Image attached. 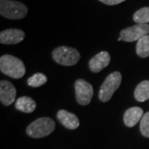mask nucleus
Here are the masks:
<instances>
[{"label": "nucleus", "instance_id": "16", "mask_svg": "<svg viewBox=\"0 0 149 149\" xmlns=\"http://www.w3.org/2000/svg\"><path fill=\"white\" fill-rule=\"evenodd\" d=\"M133 21L139 24H148L149 7H144L133 14Z\"/></svg>", "mask_w": 149, "mask_h": 149}, {"label": "nucleus", "instance_id": "7", "mask_svg": "<svg viewBox=\"0 0 149 149\" xmlns=\"http://www.w3.org/2000/svg\"><path fill=\"white\" fill-rule=\"evenodd\" d=\"M76 100L80 105H87L91 103L94 95L93 86L83 79H79L74 83Z\"/></svg>", "mask_w": 149, "mask_h": 149}, {"label": "nucleus", "instance_id": "12", "mask_svg": "<svg viewBox=\"0 0 149 149\" xmlns=\"http://www.w3.org/2000/svg\"><path fill=\"white\" fill-rule=\"evenodd\" d=\"M143 110L139 107H132L127 109L123 115L124 124L128 128L134 127L143 116Z\"/></svg>", "mask_w": 149, "mask_h": 149}, {"label": "nucleus", "instance_id": "18", "mask_svg": "<svg viewBox=\"0 0 149 149\" xmlns=\"http://www.w3.org/2000/svg\"><path fill=\"white\" fill-rule=\"evenodd\" d=\"M140 131L145 138H149V112L144 113L140 121Z\"/></svg>", "mask_w": 149, "mask_h": 149}, {"label": "nucleus", "instance_id": "15", "mask_svg": "<svg viewBox=\"0 0 149 149\" xmlns=\"http://www.w3.org/2000/svg\"><path fill=\"white\" fill-rule=\"evenodd\" d=\"M136 52L139 57L147 58L149 56V35L145 36L138 41L136 45Z\"/></svg>", "mask_w": 149, "mask_h": 149}, {"label": "nucleus", "instance_id": "13", "mask_svg": "<svg viewBox=\"0 0 149 149\" xmlns=\"http://www.w3.org/2000/svg\"><path fill=\"white\" fill-rule=\"evenodd\" d=\"M15 108L18 111L30 113L36 109L37 104L31 97L22 96L18 98L15 101Z\"/></svg>", "mask_w": 149, "mask_h": 149}, {"label": "nucleus", "instance_id": "2", "mask_svg": "<svg viewBox=\"0 0 149 149\" xmlns=\"http://www.w3.org/2000/svg\"><path fill=\"white\" fill-rule=\"evenodd\" d=\"M27 7L21 2L14 0L0 1V14L11 20H19L27 16Z\"/></svg>", "mask_w": 149, "mask_h": 149}, {"label": "nucleus", "instance_id": "8", "mask_svg": "<svg viewBox=\"0 0 149 149\" xmlns=\"http://www.w3.org/2000/svg\"><path fill=\"white\" fill-rule=\"evenodd\" d=\"M16 88L11 82L8 80L0 81V101L3 105H11L16 100Z\"/></svg>", "mask_w": 149, "mask_h": 149}, {"label": "nucleus", "instance_id": "9", "mask_svg": "<svg viewBox=\"0 0 149 149\" xmlns=\"http://www.w3.org/2000/svg\"><path fill=\"white\" fill-rule=\"evenodd\" d=\"M25 32L17 28L6 29L0 32V42L5 45H15L23 41Z\"/></svg>", "mask_w": 149, "mask_h": 149}, {"label": "nucleus", "instance_id": "10", "mask_svg": "<svg viewBox=\"0 0 149 149\" xmlns=\"http://www.w3.org/2000/svg\"><path fill=\"white\" fill-rule=\"evenodd\" d=\"M110 63V55L108 52H101L96 54L90 60L89 67L93 73H99Z\"/></svg>", "mask_w": 149, "mask_h": 149}, {"label": "nucleus", "instance_id": "6", "mask_svg": "<svg viewBox=\"0 0 149 149\" xmlns=\"http://www.w3.org/2000/svg\"><path fill=\"white\" fill-rule=\"evenodd\" d=\"M119 35L123 42H133L149 35V25L137 23L132 27L123 29Z\"/></svg>", "mask_w": 149, "mask_h": 149}, {"label": "nucleus", "instance_id": "17", "mask_svg": "<svg viewBox=\"0 0 149 149\" xmlns=\"http://www.w3.org/2000/svg\"><path fill=\"white\" fill-rule=\"evenodd\" d=\"M47 81V77L42 73H36L27 80V85L33 88H37L45 85Z\"/></svg>", "mask_w": 149, "mask_h": 149}, {"label": "nucleus", "instance_id": "11", "mask_svg": "<svg viewBox=\"0 0 149 149\" xmlns=\"http://www.w3.org/2000/svg\"><path fill=\"white\" fill-rule=\"evenodd\" d=\"M56 117L65 128L68 129L74 130L80 126V120L78 117L74 113H72L67 110L65 109L59 110L56 113Z\"/></svg>", "mask_w": 149, "mask_h": 149}, {"label": "nucleus", "instance_id": "3", "mask_svg": "<svg viewBox=\"0 0 149 149\" xmlns=\"http://www.w3.org/2000/svg\"><path fill=\"white\" fill-rule=\"evenodd\" d=\"M56 123L52 118L47 117L39 118L28 125L26 129L27 135L34 139L47 137L53 132Z\"/></svg>", "mask_w": 149, "mask_h": 149}, {"label": "nucleus", "instance_id": "19", "mask_svg": "<svg viewBox=\"0 0 149 149\" xmlns=\"http://www.w3.org/2000/svg\"><path fill=\"white\" fill-rule=\"evenodd\" d=\"M100 1L101 3L106 4V5H117V4H119L123 2H124L125 0H99Z\"/></svg>", "mask_w": 149, "mask_h": 149}, {"label": "nucleus", "instance_id": "14", "mask_svg": "<svg viewBox=\"0 0 149 149\" xmlns=\"http://www.w3.org/2000/svg\"><path fill=\"white\" fill-rule=\"evenodd\" d=\"M134 97L139 102H145L149 99V80L139 83L134 91Z\"/></svg>", "mask_w": 149, "mask_h": 149}, {"label": "nucleus", "instance_id": "5", "mask_svg": "<svg viewBox=\"0 0 149 149\" xmlns=\"http://www.w3.org/2000/svg\"><path fill=\"white\" fill-rule=\"evenodd\" d=\"M122 81V74L118 71L113 72L106 77L99 92V99L102 102L110 100L114 92L118 89Z\"/></svg>", "mask_w": 149, "mask_h": 149}, {"label": "nucleus", "instance_id": "1", "mask_svg": "<svg viewBox=\"0 0 149 149\" xmlns=\"http://www.w3.org/2000/svg\"><path fill=\"white\" fill-rule=\"evenodd\" d=\"M0 70L13 79H20L26 73L23 62L12 55H3L0 57Z\"/></svg>", "mask_w": 149, "mask_h": 149}, {"label": "nucleus", "instance_id": "4", "mask_svg": "<svg viewBox=\"0 0 149 149\" xmlns=\"http://www.w3.org/2000/svg\"><path fill=\"white\" fill-rule=\"evenodd\" d=\"M52 56L56 63L64 66H71L77 64L80 59V52L76 49L65 46L55 48Z\"/></svg>", "mask_w": 149, "mask_h": 149}, {"label": "nucleus", "instance_id": "20", "mask_svg": "<svg viewBox=\"0 0 149 149\" xmlns=\"http://www.w3.org/2000/svg\"><path fill=\"white\" fill-rule=\"evenodd\" d=\"M118 42H120V41H122V38H121V37H118Z\"/></svg>", "mask_w": 149, "mask_h": 149}]
</instances>
